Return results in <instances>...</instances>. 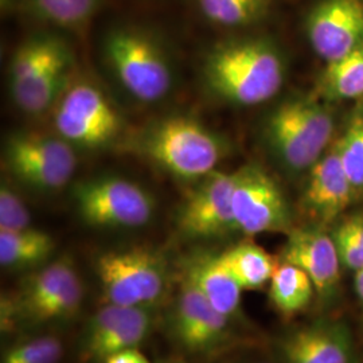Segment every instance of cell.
I'll return each mask as SVG.
<instances>
[{
  "instance_id": "6da1fadb",
  "label": "cell",
  "mask_w": 363,
  "mask_h": 363,
  "mask_svg": "<svg viewBox=\"0 0 363 363\" xmlns=\"http://www.w3.org/2000/svg\"><path fill=\"white\" fill-rule=\"evenodd\" d=\"M203 77L208 89L229 103L259 105L283 86L286 69L279 50L264 39H235L208 52Z\"/></svg>"
},
{
  "instance_id": "7a4b0ae2",
  "label": "cell",
  "mask_w": 363,
  "mask_h": 363,
  "mask_svg": "<svg viewBox=\"0 0 363 363\" xmlns=\"http://www.w3.org/2000/svg\"><path fill=\"white\" fill-rule=\"evenodd\" d=\"M82 298L84 286L76 264L62 256L30 273L13 298L1 300V330L18 322L39 325L70 319Z\"/></svg>"
},
{
  "instance_id": "3957f363",
  "label": "cell",
  "mask_w": 363,
  "mask_h": 363,
  "mask_svg": "<svg viewBox=\"0 0 363 363\" xmlns=\"http://www.w3.org/2000/svg\"><path fill=\"white\" fill-rule=\"evenodd\" d=\"M140 151L159 167L182 179L205 178L223 157L220 138L190 117L174 116L154 123L139 142Z\"/></svg>"
},
{
  "instance_id": "277c9868",
  "label": "cell",
  "mask_w": 363,
  "mask_h": 363,
  "mask_svg": "<svg viewBox=\"0 0 363 363\" xmlns=\"http://www.w3.org/2000/svg\"><path fill=\"white\" fill-rule=\"evenodd\" d=\"M333 130V116L325 105L308 97H295L273 111L267 136L288 169L303 171L320 159Z\"/></svg>"
},
{
  "instance_id": "5b68a950",
  "label": "cell",
  "mask_w": 363,
  "mask_h": 363,
  "mask_svg": "<svg viewBox=\"0 0 363 363\" xmlns=\"http://www.w3.org/2000/svg\"><path fill=\"white\" fill-rule=\"evenodd\" d=\"M96 273L106 304L145 307L155 304L169 288L167 265L145 247L108 250L96 259Z\"/></svg>"
},
{
  "instance_id": "8992f818",
  "label": "cell",
  "mask_w": 363,
  "mask_h": 363,
  "mask_svg": "<svg viewBox=\"0 0 363 363\" xmlns=\"http://www.w3.org/2000/svg\"><path fill=\"white\" fill-rule=\"evenodd\" d=\"M104 49L112 72L130 96L155 103L169 93L171 67L154 39L136 30L117 28L108 34Z\"/></svg>"
},
{
  "instance_id": "52a82bcc",
  "label": "cell",
  "mask_w": 363,
  "mask_h": 363,
  "mask_svg": "<svg viewBox=\"0 0 363 363\" xmlns=\"http://www.w3.org/2000/svg\"><path fill=\"white\" fill-rule=\"evenodd\" d=\"M76 210L91 228L130 229L147 225L154 214V199L143 187L118 177H100L73 189Z\"/></svg>"
},
{
  "instance_id": "ba28073f",
  "label": "cell",
  "mask_w": 363,
  "mask_h": 363,
  "mask_svg": "<svg viewBox=\"0 0 363 363\" xmlns=\"http://www.w3.org/2000/svg\"><path fill=\"white\" fill-rule=\"evenodd\" d=\"M3 160L23 184L43 191L66 186L77 169L73 145L64 138L38 132H15L4 144Z\"/></svg>"
},
{
  "instance_id": "9c48e42d",
  "label": "cell",
  "mask_w": 363,
  "mask_h": 363,
  "mask_svg": "<svg viewBox=\"0 0 363 363\" xmlns=\"http://www.w3.org/2000/svg\"><path fill=\"white\" fill-rule=\"evenodd\" d=\"M58 135L72 145L97 148L111 143L123 120L104 93L86 82L67 86L54 115Z\"/></svg>"
},
{
  "instance_id": "30bf717a",
  "label": "cell",
  "mask_w": 363,
  "mask_h": 363,
  "mask_svg": "<svg viewBox=\"0 0 363 363\" xmlns=\"http://www.w3.org/2000/svg\"><path fill=\"white\" fill-rule=\"evenodd\" d=\"M232 206L237 229L247 235L289 230L291 218L284 194L259 166H244L235 171Z\"/></svg>"
},
{
  "instance_id": "8fae6325",
  "label": "cell",
  "mask_w": 363,
  "mask_h": 363,
  "mask_svg": "<svg viewBox=\"0 0 363 363\" xmlns=\"http://www.w3.org/2000/svg\"><path fill=\"white\" fill-rule=\"evenodd\" d=\"M235 172L213 171L183 202L178 214V229L191 240L222 237L238 230L234 220Z\"/></svg>"
},
{
  "instance_id": "7c38bea8",
  "label": "cell",
  "mask_w": 363,
  "mask_h": 363,
  "mask_svg": "<svg viewBox=\"0 0 363 363\" xmlns=\"http://www.w3.org/2000/svg\"><path fill=\"white\" fill-rule=\"evenodd\" d=\"M313 50L327 62L363 43V0H322L306 22Z\"/></svg>"
},
{
  "instance_id": "4fadbf2b",
  "label": "cell",
  "mask_w": 363,
  "mask_h": 363,
  "mask_svg": "<svg viewBox=\"0 0 363 363\" xmlns=\"http://www.w3.org/2000/svg\"><path fill=\"white\" fill-rule=\"evenodd\" d=\"M151 328L152 315L145 307L106 304L91 319L84 339V352L91 361H106L118 351L138 349Z\"/></svg>"
},
{
  "instance_id": "5bb4252c",
  "label": "cell",
  "mask_w": 363,
  "mask_h": 363,
  "mask_svg": "<svg viewBox=\"0 0 363 363\" xmlns=\"http://www.w3.org/2000/svg\"><path fill=\"white\" fill-rule=\"evenodd\" d=\"M229 318L216 310L198 289L182 280L171 315V331L190 352H210L226 340Z\"/></svg>"
},
{
  "instance_id": "9a60e30c",
  "label": "cell",
  "mask_w": 363,
  "mask_h": 363,
  "mask_svg": "<svg viewBox=\"0 0 363 363\" xmlns=\"http://www.w3.org/2000/svg\"><path fill=\"white\" fill-rule=\"evenodd\" d=\"M284 363H357L349 327L340 322H316L289 333L280 342Z\"/></svg>"
},
{
  "instance_id": "2e32d148",
  "label": "cell",
  "mask_w": 363,
  "mask_h": 363,
  "mask_svg": "<svg viewBox=\"0 0 363 363\" xmlns=\"http://www.w3.org/2000/svg\"><path fill=\"white\" fill-rule=\"evenodd\" d=\"M281 259L307 273L322 296H330L337 288L340 259L334 238L320 229L291 232Z\"/></svg>"
},
{
  "instance_id": "e0dca14e",
  "label": "cell",
  "mask_w": 363,
  "mask_h": 363,
  "mask_svg": "<svg viewBox=\"0 0 363 363\" xmlns=\"http://www.w3.org/2000/svg\"><path fill=\"white\" fill-rule=\"evenodd\" d=\"M352 189L335 147L312 166L304 202L318 218L328 222L350 205Z\"/></svg>"
},
{
  "instance_id": "ac0fdd59",
  "label": "cell",
  "mask_w": 363,
  "mask_h": 363,
  "mask_svg": "<svg viewBox=\"0 0 363 363\" xmlns=\"http://www.w3.org/2000/svg\"><path fill=\"white\" fill-rule=\"evenodd\" d=\"M183 280L198 289L228 318L238 311L242 288L222 265L218 256L198 255L184 264Z\"/></svg>"
},
{
  "instance_id": "d6986e66",
  "label": "cell",
  "mask_w": 363,
  "mask_h": 363,
  "mask_svg": "<svg viewBox=\"0 0 363 363\" xmlns=\"http://www.w3.org/2000/svg\"><path fill=\"white\" fill-rule=\"evenodd\" d=\"M70 52L26 81L10 86L13 103L27 115H40L65 93L70 81Z\"/></svg>"
},
{
  "instance_id": "ffe728a7",
  "label": "cell",
  "mask_w": 363,
  "mask_h": 363,
  "mask_svg": "<svg viewBox=\"0 0 363 363\" xmlns=\"http://www.w3.org/2000/svg\"><path fill=\"white\" fill-rule=\"evenodd\" d=\"M55 250L52 235L33 228L0 230V264L4 268L25 269L45 264Z\"/></svg>"
},
{
  "instance_id": "44dd1931",
  "label": "cell",
  "mask_w": 363,
  "mask_h": 363,
  "mask_svg": "<svg viewBox=\"0 0 363 363\" xmlns=\"http://www.w3.org/2000/svg\"><path fill=\"white\" fill-rule=\"evenodd\" d=\"M218 259L240 286L249 291L268 284L277 267L272 256L255 244H238L229 247L218 255Z\"/></svg>"
},
{
  "instance_id": "7402d4cb",
  "label": "cell",
  "mask_w": 363,
  "mask_h": 363,
  "mask_svg": "<svg viewBox=\"0 0 363 363\" xmlns=\"http://www.w3.org/2000/svg\"><path fill=\"white\" fill-rule=\"evenodd\" d=\"M313 283L310 276L298 267L277 264L269 281V298L274 308L284 316L295 315L311 301Z\"/></svg>"
},
{
  "instance_id": "603a6c76",
  "label": "cell",
  "mask_w": 363,
  "mask_h": 363,
  "mask_svg": "<svg viewBox=\"0 0 363 363\" xmlns=\"http://www.w3.org/2000/svg\"><path fill=\"white\" fill-rule=\"evenodd\" d=\"M66 52H69V48L55 35L40 34L27 39L13 57L10 65V86L33 77Z\"/></svg>"
},
{
  "instance_id": "cb8c5ba5",
  "label": "cell",
  "mask_w": 363,
  "mask_h": 363,
  "mask_svg": "<svg viewBox=\"0 0 363 363\" xmlns=\"http://www.w3.org/2000/svg\"><path fill=\"white\" fill-rule=\"evenodd\" d=\"M322 91L330 99H355L363 94V43L342 58L328 62Z\"/></svg>"
},
{
  "instance_id": "d4e9b609",
  "label": "cell",
  "mask_w": 363,
  "mask_h": 363,
  "mask_svg": "<svg viewBox=\"0 0 363 363\" xmlns=\"http://www.w3.org/2000/svg\"><path fill=\"white\" fill-rule=\"evenodd\" d=\"M210 22L220 26H245L261 19L269 9V0H198Z\"/></svg>"
},
{
  "instance_id": "484cf974",
  "label": "cell",
  "mask_w": 363,
  "mask_h": 363,
  "mask_svg": "<svg viewBox=\"0 0 363 363\" xmlns=\"http://www.w3.org/2000/svg\"><path fill=\"white\" fill-rule=\"evenodd\" d=\"M354 189H363V108L352 118L337 147Z\"/></svg>"
},
{
  "instance_id": "4316f807",
  "label": "cell",
  "mask_w": 363,
  "mask_h": 363,
  "mask_svg": "<svg viewBox=\"0 0 363 363\" xmlns=\"http://www.w3.org/2000/svg\"><path fill=\"white\" fill-rule=\"evenodd\" d=\"M62 354L61 339L52 335L30 337L4 351L1 363H58Z\"/></svg>"
},
{
  "instance_id": "83f0119b",
  "label": "cell",
  "mask_w": 363,
  "mask_h": 363,
  "mask_svg": "<svg viewBox=\"0 0 363 363\" xmlns=\"http://www.w3.org/2000/svg\"><path fill=\"white\" fill-rule=\"evenodd\" d=\"M31 228V217L22 198L10 186L0 187V230H23Z\"/></svg>"
},
{
  "instance_id": "f1b7e54d",
  "label": "cell",
  "mask_w": 363,
  "mask_h": 363,
  "mask_svg": "<svg viewBox=\"0 0 363 363\" xmlns=\"http://www.w3.org/2000/svg\"><path fill=\"white\" fill-rule=\"evenodd\" d=\"M334 242L337 247V255L340 262L352 271H359L363 268V247L357 240V237L351 233L345 223H342L335 233Z\"/></svg>"
},
{
  "instance_id": "f546056e",
  "label": "cell",
  "mask_w": 363,
  "mask_h": 363,
  "mask_svg": "<svg viewBox=\"0 0 363 363\" xmlns=\"http://www.w3.org/2000/svg\"><path fill=\"white\" fill-rule=\"evenodd\" d=\"M33 4L46 21L58 26L76 27L67 0H33Z\"/></svg>"
},
{
  "instance_id": "4dcf8cb0",
  "label": "cell",
  "mask_w": 363,
  "mask_h": 363,
  "mask_svg": "<svg viewBox=\"0 0 363 363\" xmlns=\"http://www.w3.org/2000/svg\"><path fill=\"white\" fill-rule=\"evenodd\" d=\"M70 10L74 18V25L76 27L85 25L96 10L99 9L100 0H67Z\"/></svg>"
},
{
  "instance_id": "1f68e13d",
  "label": "cell",
  "mask_w": 363,
  "mask_h": 363,
  "mask_svg": "<svg viewBox=\"0 0 363 363\" xmlns=\"http://www.w3.org/2000/svg\"><path fill=\"white\" fill-rule=\"evenodd\" d=\"M105 363H151L138 349L118 351L111 355Z\"/></svg>"
},
{
  "instance_id": "d6a6232c",
  "label": "cell",
  "mask_w": 363,
  "mask_h": 363,
  "mask_svg": "<svg viewBox=\"0 0 363 363\" xmlns=\"http://www.w3.org/2000/svg\"><path fill=\"white\" fill-rule=\"evenodd\" d=\"M343 223L347 226V229L350 230L351 233L357 237V240L362 244L363 247V214L350 217L349 220H345Z\"/></svg>"
},
{
  "instance_id": "836d02e7",
  "label": "cell",
  "mask_w": 363,
  "mask_h": 363,
  "mask_svg": "<svg viewBox=\"0 0 363 363\" xmlns=\"http://www.w3.org/2000/svg\"><path fill=\"white\" fill-rule=\"evenodd\" d=\"M355 291L363 304V268L355 272Z\"/></svg>"
}]
</instances>
